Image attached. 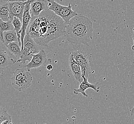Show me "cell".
I'll return each mask as SVG.
<instances>
[{
    "label": "cell",
    "instance_id": "cell-7",
    "mask_svg": "<svg viewBox=\"0 0 134 124\" xmlns=\"http://www.w3.org/2000/svg\"><path fill=\"white\" fill-rule=\"evenodd\" d=\"M26 3L27 2L9 3L10 20H13L14 17H17L21 21H23V13Z\"/></svg>",
    "mask_w": 134,
    "mask_h": 124
},
{
    "label": "cell",
    "instance_id": "cell-3",
    "mask_svg": "<svg viewBox=\"0 0 134 124\" xmlns=\"http://www.w3.org/2000/svg\"><path fill=\"white\" fill-rule=\"evenodd\" d=\"M49 10L52 11L57 16H59L68 24L71 18L77 16V13L72 10V5L70 3L68 6L60 5L57 3L55 0H48Z\"/></svg>",
    "mask_w": 134,
    "mask_h": 124
},
{
    "label": "cell",
    "instance_id": "cell-18",
    "mask_svg": "<svg viewBox=\"0 0 134 124\" xmlns=\"http://www.w3.org/2000/svg\"><path fill=\"white\" fill-rule=\"evenodd\" d=\"M14 26L12 20H9L7 22L3 21L2 20H1L0 23V37L2 42L3 41V33L5 31L13 30Z\"/></svg>",
    "mask_w": 134,
    "mask_h": 124
},
{
    "label": "cell",
    "instance_id": "cell-20",
    "mask_svg": "<svg viewBox=\"0 0 134 124\" xmlns=\"http://www.w3.org/2000/svg\"><path fill=\"white\" fill-rule=\"evenodd\" d=\"M7 120L12 122L11 116L8 114L6 109L1 108L0 111V124H2L3 122Z\"/></svg>",
    "mask_w": 134,
    "mask_h": 124
},
{
    "label": "cell",
    "instance_id": "cell-6",
    "mask_svg": "<svg viewBox=\"0 0 134 124\" xmlns=\"http://www.w3.org/2000/svg\"><path fill=\"white\" fill-rule=\"evenodd\" d=\"M32 0H28L27 1L24 13H23V25H22V29H21V41L22 44V48L21 50H23L24 48L23 47V40L24 37L26 35V31L27 28L28 27L30 22L31 21V14L30 13V8H31V4Z\"/></svg>",
    "mask_w": 134,
    "mask_h": 124
},
{
    "label": "cell",
    "instance_id": "cell-2",
    "mask_svg": "<svg viewBox=\"0 0 134 124\" xmlns=\"http://www.w3.org/2000/svg\"><path fill=\"white\" fill-rule=\"evenodd\" d=\"M93 23L85 16L77 14L67 24L65 35L68 41L74 44L88 45L92 39Z\"/></svg>",
    "mask_w": 134,
    "mask_h": 124
},
{
    "label": "cell",
    "instance_id": "cell-23",
    "mask_svg": "<svg viewBox=\"0 0 134 124\" xmlns=\"http://www.w3.org/2000/svg\"><path fill=\"white\" fill-rule=\"evenodd\" d=\"M131 116L134 120V106L133 108L131 110Z\"/></svg>",
    "mask_w": 134,
    "mask_h": 124
},
{
    "label": "cell",
    "instance_id": "cell-12",
    "mask_svg": "<svg viewBox=\"0 0 134 124\" xmlns=\"http://www.w3.org/2000/svg\"><path fill=\"white\" fill-rule=\"evenodd\" d=\"M40 45L38 44L33 39L30 34L26 33V35L23 40V47L29 49L33 54L38 53L41 49L40 48Z\"/></svg>",
    "mask_w": 134,
    "mask_h": 124
},
{
    "label": "cell",
    "instance_id": "cell-15",
    "mask_svg": "<svg viewBox=\"0 0 134 124\" xmlns=\"http://www.w3.org/2000/svg\"><path fill=\"white\" fill-rule=\"evenodd\" d=\"M32 81V78L22 81H17L11 82L14 88L20 92H23L31 86Z\"/></svg>",
    "mask_w": 134,
    "mask_h": 124
},
{
    "label": "cell",
    "instance_id": "cell-13",
    "mask_svg": "<svg viewBox=\"0 0 134 124\" xmlns=\"http://www.w3.org/2000/svg\"><path fill=\"white\" fill-rule=\"evenodd\" d=\"M18 42L19 38L18 34L15 31L10 30L5 31L3 33V44L6 47L8 44L13 42Z\"/></svg>",
    "mask_w": 134,
    "mask_h": 124
},
{
    "label": "cell",
    "instance_id": "cell-4",
    "mask_svg": "<svg viewBox=\"0 0 134 124\" xmlns=\"http://www.w3.org/2000/svg\"><path fill=\"white\" fill-rule=\"evenodd\" d=\"M76 61L80 64L82 72V77L88 78L90 72V58L87 52L82 50H77L72 53Z\"/></svg>",
    "mask_w": 134,
    "mask_h": 124
},
{
    "label": "cell",
    "instance_id": "cell-24",
    "mask_svg": "<svg viewBox=\"0 0 134 124\" xmlns=\"http://www.w3.org/2000/svg\"><path fill=\"white\" fill-rule=\"evenodd\" d=\"M133 35H132V39H133V46L132 47V49L134 51V28L133 29Z\"/></svg>",
    "mask_w": 134,
    "mask_h": 124
},
{
    "label": "cell",
    "instance_id": "cell-21",
    "mask_svg": "<svg viewBox=\"0 0 134 124\" xmlns=\"http://www.w3.org/2000/svg\"><path fill=\"white\" fill-rule=\"evenodd\" d=\"M6 3H13V2H27L28 0H0Z\"/></svg>",
    "mask_w": 134,
    "mask_h": 124
},
{
    "label": "cell",
    "instance_id": "cell-22",
    "mask_svg": "<svg viewBox=\"0 0 134 124\" xmlns=\"http://www.w3.org/2000/svg\"><path fill=\"white\" fill-rule=\"evenodd\" d=\"M47 69L49 71L52 70L53 69V66L51 65H48L47 66Z\"/></svg>",
    "mask_w": 134,
    "mask_h": 124
},
{
    "label": "cell",
    "instance_id": "cell-5",
    "mask_svg": "<svg viewBox=\"0 0 134 124\" xmlns=\"http://www.w3.org/2000/svg\"><path fill=\"white\" fill-rule=\"evenodd\" d=\"M47 60V52L43 49H41L38 53L33 54L31 61L24 67H26L27 69L29 71L32 68H38L45 64Z\"/></svg>",
    "mask_w": 134,
    "mask_h": 124
},
{
    "label": "cell",
    "instance_id": "cell-8",
    "mask_svg": "<svg viewBox=\"0 0 134 124\" xmlns=\"http://www.w3.org/2000/svg\"><path fill=\"white\" fill-rule=\"evenodd\" d=\"M49 9L48 0H32L31 4V17L39 16L42 11Z\"/></svg>",
    "mask_w": 134,
    "mask_h": 124
},
{
    "label": "cell",
    "instance_id": "cell-16",
    "mask_svg": "<svg viewBox=\"0 0 134 124\" xmlns=\"http://www.w3.org/2000/svg\"><path fill=\"white\" fill-rule=\"evenodd\" d=\"M6 47L10 54H13L18 59L21 58L22 54V50L21 47L18 42H13L8 44Z\"/></svg>",
    "mask_w": 134,
    "mask_h": 124
},
{
    "label": "cell",
    "instance_id": "cell-25",
    "mask_svg": "<svg viewBox=\"0 0 134 124\" xmlns=\"http://www.w3.org/2000/svg\"><path fill=\"white\" fill-rule=\"evenodd\" d=\"M13 124V122H12L9 121H5L3 122V123H2V124Z\"/></svg>",
    "mask_w": 134,
    "mask_h": 124
},
{
    "label": "cell",
    "instance_id": "cell-14",
    "mask_svg": "<svg viewBox=\"0 0 134 124\" xmlns=\"http://www.w3.org/2000/svg\"><path fill=\"white\" fill-rule=\"evenodd\" d=\"M29 78H32L31 74L29 72H26L23 69H17L13 73L11 78V82L22 81Z\"/></svg>",
    "mask_w": 134,
    "mask_h": 124
},
{
    "label": "cell",
    "instance_id": "cell-1",
    "mask_svg": "<svg viewBox=\"0 0 134 124\" xmlns=\"http://www.w3.org/2000/svg\"><path fill=\"white\" fill-rule=\"evenodd\" d=\"M66 25L62 18L48 9L31 18L26 33L41 46L48 47L51 41L65 34Z\"/></svg>",
    "mask_w": 134,
    "mask_h": 124
},
{
    "label": "cell",
    "instance_id": "cell-17",
    "mask_svg": "<svg viewBox=\"0 0 134 124\" xmlns=\"http://www.w3.org/2000/svg\"><path fill=\"white\" fill-rule=\"evenodd\" d=\"M0 18L4 22L10 20L9 3L0 1Z\"/></svg>",
    "mask_w": 134,
    "mask_h": 124
},
{
    "label": "cell",
    "instance_id": "cell-19",
    "mask_svg": "<svg viewBox=\"0 0 134 124\" xmlns=\"http://www.w3.org/2000/svg\"><path fill=\"white\" fill-rule=\"evenodd\" d=\"M32 55L33 54L29 49L24 48L21 58L18 59L17 62H21L22 64H24L26 61L30 62L32 58Z\"/></svg>",
    "mask_w": 134,
    "mask_h": 124
},
{
    "label": "cell",
    "instance_id": "cell-10",
    "mask_svg": "<svg viewBox=\"0 0 134 124\" xmlns=\"http://www.w3.org/2000/svg\"><path fill=\"white\" fill-rule=\"evenodd\" d=\"M16 61L10 57L9 53L5 50H0V71L1 73L3 71L13 65Z\"/></svg>",
    "mask_w": 134,
    "mask_h": 124
},
{
    "label": "cell",
    "instance_id": "cell-11",
    "mask_svg": "<svg viewBox=\"0 0 134 124\" xmlns=\"http://www.w3.org/2000/svg\"><path fill=\"white\" fill-rule=\"evenodd\" d=\"M69 64L71 72L76 80L80 83H81L83 80L81 68L80 64L74 59L72 54H71L69 59Z\"/></svg>",
    "mask_w": 134,
    "mask_h": 124
},
{
    "label": "cell",
    "instance_id": "cell-9",
    "mask_svg": "<svg viewBox=\"0 0 134 124\" xmlns=\"http://www.w3.org/2000/svg\"><path fill=\"white\" fill-rule=\"evenodd\" d=\"M83 80L81 83H80L79 86V88L78 89H75L74 91V93L75 94H77L80 93L83 96H85V97H88V96L86 93V90L88 88H91L94 90L95 91L97 92H99L100 89V85L99 82L91 84L88 82V78L85 76L83 77Z\"/></svg>",
    "mask_w": 134,
    "mask_h": 124
}]
</instances>
